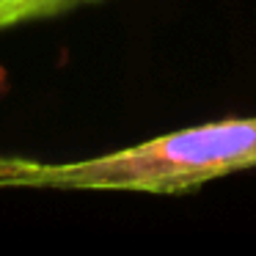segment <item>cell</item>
I'll use <instances>...</instances> for the list:
<instances>
[{
	"instance_id": "2",
	"label": "cell",
	"mask_w": 256,
	"mask_h": 256,
	"mask_svg": "<svg viewBox=\"0 0 256 256\" xmlns=\"http://www.w3.org/2000/svg\"><path fill=\"white\" fill-rule=\"evenodd\" d=\"M74 3H80V0H0V28L28 22V20L52 17Z\"/></svg>"
},
{
	"instance_id": "1",
	"label": "cell",
	"mask_w": 256,
	"mask_h": 256,
	"mask_svg": "<svg viewBox=\"0 0 256 256\" xmlns=\"http://www.w3.org/2000/svg\"><path fill=\"white\" fill-rule=\"evenodd\" d=\"M250 166H256V116L176 130L78 162L47 166L0 157V188L184 193Z\"/></svg>"
}]
</instances>
